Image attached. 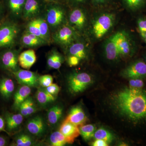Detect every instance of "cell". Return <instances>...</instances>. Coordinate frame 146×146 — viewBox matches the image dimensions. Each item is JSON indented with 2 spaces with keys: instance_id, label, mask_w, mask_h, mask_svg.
<instances>
[{
  "instance_id": "6da1fadb",
  "label": "cell",
  "mask_w": 146,
  "mask_h": 146,
  "mask_svg": "<svg viewBox=\"0 0 146 146\" xmlns=\"http://www.w3.org/2000/svg\"><path fill=\"white\" fill-rule=\"evenodd\" d=\"M113 102L120 114L133 122L146 121V91L129 86L114 95Z\"/></svg>"
},
{
  "instance_id": "ba28073f",
  "label": "cell",
  "mask_w": 146,
  "mask_h": 146,
  "mask_svg": "<svg viewBox=\"0 0 146 146\" xmlns=\"http://www.w3.org/2000/svg\"><path fill=\"white\" fill-rule=\"evenodd\" d=\"M124 77L129 79L143 78L146 76V63L142 60H137L131 63L123 71Z\"/></svg>"
},
{
  "instance_id": "2e32d148",
  "label": "cell",
  "mask_w": 146,
  "mask_h": 146,
  "mask_svg": "<svg viewBox=\"0 0 146 146\" xmlns=\"http://www.w3.org/2000/svg\"><path fill=\"white\" fill-rule=\"evenodd\" d=\"M59 131L73 143L76 138L80 135L79 127L65 120L60 125Z\"/></svg>"
},
{
  "instance_id": "f1b7e54d",
  "label": "cell",
  "mask_w": 146,
  "mask_h": 146,
  "mask_svg": "<svg viewBox=\"0 0 146 146\" xmlns=\"http://www.w3.org/2000/svg\"><path fill=\"white\" fill-rule=\"evenodd\" d=\"M35 21L41 34L42 38L48 43L50 39L49 25L48 23L44 19L42 18H35Z\"/></svg>"
},
{
  "instance_id": "ee69618b",
  "label": "cell",
  "mask_w": 146,
  "mask_h": 146,
  "mask_svg": "<svg viewBox=\"0 0 146 146\" xmlns=\"http://www.w3.org/2000/svg\"><path fill=\"white\" fill-rule=\"evenodd\" d=\"M71 1L76 3L79 4L85 2L86 0H71Z\"/></svg>"
},
{
  "instance_id": "836d02e7",
  "label": "cell",
  "mask_w": 146,
  "mask_h": 146,
  "mask_svg": "<svg viewBox=\"0 0 146 146\" xmlns=\"http://www.w3.org/2000/svg\"><path fill=\"white\" fill-rule=\"evenodd\" d=\"M26 30L27 32L29 33L43 39L35 19H33L29 23L27 26Z\"/></svg>"
},
{
  "instance_id": "7bdbcfd3",
  "label": "cell",
  "mask_w": 146,
  "mask_h": 146,
  "mask_svg": "<svg viewBox=\"0 0 146 146\" xmlns=\"http://www.w3.org/2000/svg\"><path fill=\"white\" fill-rule=\"evenodd\" d=\"M7 144V141L4 137L0 136V146L6 145Z\"/></svg>"
},
{
  "instance_id": "1f68e13d",
  "label": "cell",
  "mask_w": 146,
  "mask_h": 146,
  "mask_svg": "<svg viewBox=\"0 0 146 146\" xmlns=\"http://www.w3.org/2000/svg\"><path fill=\"white\" fill-rule=\"evenodd\" d=\"M94 137L95 139L103 140L108 143H111L114 138L112 133L108 130L102 128H100L96 131Z\"/></svg>"
},
{
  "instance_id": "484cf974",
  "label": "cell",
  "mask_w": 146,
  "mask_h": 146,
  "mask_svg": "<svg viewBox=\"0 0 146 146\" xmlns=\"http://www.w3.org/2000/svg\"><path fill=\"white\" fill-rule=\"evenodd\" d=\"M63 109L59 106H55L51 108L47 114L48 121L52 125L56 124L62 117Z\"/></svg>"
},
{
  "instance_id": "8d00e7d4",
  "label": "cell",
  "mask_w": 146,
  "mask_h": 146,
  "mask_svg": "<svg viewBox=\"0 0 146 146\" xmlns=\"http://www.w3.org/2000/svg\"><path fill=\"white\" fill-rule=\"evenodd\" d=\"M129 80V86L133 88L142 89L144 85V82L141 78L131 79Z\"/></svg>"
},
{
  "instance_id": "277c9868",
  "label": "cell",
  "mask_w": 146,
  "mask_h": 146,
  "mask_svg": "<svg viewBox=\"0 0 146 146\" xmlns=\"http://www.w3.org/2000/svg\"><path fill=\"white\" fill-rule=\"evenodd\" d=\"M116 46L120 58L132 55L136 50L135 42L125 31L117 32Z\"/></svg>"
},
{
  "instance_id": "60d3db41",
  "label": "cell",
  "mask_w": 146,
  "mask_h": 146,
  "mask_svg": "<svg viewBox=\"0 0 146 146\" xmlns=\"http://www.w3.org/2000/svg\"><path fill=\"white\" fill-rule=\"evenodd\" d=\"M92 145L94 146H108V143L103 140L100 139H96L93 143H92Z\"/></svg>"
},
{
  "instance_id": "8fae6325",
  "label": "cell",
  "mask_w": 146,
  "mask_h": 146,
  "mask_svg": "<svg viewBox=\"0 0 146 146\" xmlns=\"http://www.w3.org/2000/svg\"><path fill=\"white\" fill-rule=\"evenodd\" d=\"M18 52L14 50L7 51L3 54L1 60L3 66L5 69L12 72L19 70Z\"/></svg>"
},
{
  "instance_id": "7402d4cb",
  "label": "cell",
  "mask_w": 146,
  "mask_h": 146,
  "mask_svg": "<svg viewBox=\"0 0 146 146\" xmlns=\"http://www.w3.org/2000/svg\"><path fill=\"white\" fill-rule=\"evenodd\" d=\"M63 62V56L56 50H52L49 54L47 58V64L50 68L56 70L59 69Z\"/></svg>"
},
{
  "instance_id": "b9f144b4",
  "label": "cell",
  "mask_w": 146,
  "mask_h": 146,
  "mask_svg": "<svg viewBox=\"0 0 146 146\" xmlns=\"http://www.w3.org/2000/svg\"><path fill=\"white\" fill-rule=\"evenodd\" d=\"M5 127V122L4 120L2 117H0V131H4Z\"/></svg>"
},
{
  "instance_id": "83f0119b",
  "label": "cell",
  "mask_w": 146,
  "mask_h": 146,
  "mask_svg": "<svg viewBox=\"0 0 146 146\" xmlns=\"http://www.w3.org/2000/svg\"><path fill=\"white\" fill-rule=\"evenodd\" d=\"M36 98L37 102L42 105H46L55 100L56 96L48 93L45 89H38L36 92Z\"/></svg>"
},
{
  "instance_id": "f35d334b",
  "label": "cell",
  "mask_w": 146,
  "mask_h": 146,
  "mask_svg": "<svg viewBox=\"0 0 146 146\" xmlns=\"http://www.w3.org/2000/svg\"><path fill=\"white\" fill-rule=\"evenodd\" d=\"M68 63L71 67L77 66L79 63V58L74 56L70 55L68 58Z\"/></svg>"
},
{
  "instance_id": "cb8c5ba5",
  "label": "cell",
  "mask_w": 146,
  "mask_h": 146,
  "mask_svg": "<svg viewBox=\"0 0 146 146\" xmlns=\"http://www.w3.org/2000/svg\"><path fill=\"white\" fill-rule=\"evenodd\" d=\"M50 143L52 146H63L67 144H72L70 140L65 137L60 131L53 132L50 137Z\"/></svg>"
},
{
  "instance_id": "d6a6232c",
  "label": "cell",
  "mask_w": 146,
  "mask_h": 146,
  "mask_svg": "<svg viewBox=\"0 0 146 146\" xmlns=\"http://www.w3.org/2000/svg\"><path fill=\"white\" fill-rule=\"evenodd\" d=\"M34 144V141L30 136L22 133L17 136L15 142V145L17 146H30Z\"/></svg>"
},
{
  "instance_id": "5bb4252c",
  "label": "cell",
  "mask_w": 146,
  "mask_h": 146,
  "mask_svg": "<svg viewBox=\"0 0 146 146\" xmlns=\"http://www.w3.org/2000/svg\"><path fill=\"white\" fill-rule=\"evenodd\" d=\"M117 33L112 35L106 40L104 45L106 57L108 60L115 61L120 58L116 46Z\"/></svg>"
},
{
  "instance_id": "4fadbf2b",
  "label": "cell",
  "mask_w": 146,
  "mask_h": 146,
  "mask_svg": "<svg viewBox=\"0 0 146 146\" xmlns=\"http://www.w3.org/2000/svg\"><path fill=\"white\" fill-rule=\"evenodd\" d=\"M27 128L30 133L35 136H39L44 133L46 125L42 117L37 116L28 122Z\"/></svg>"
},
{
  "instance_id": "f546056e",
  "label": "cell",
  "mask_w": 146,
  "mask_h": 146,
  "mask_svg": "<svg viewBox=\"0 0 146 146\" xmlns=\"http://www.w3.org/2000/svg\"><path fill=\"white\" fill-rule=\"evenodd\" d=\"M126 7L132 11L143 9L146 6V0H122Z\"/></svg>"
},
{
  "instance_id": "8992f818",
  "label": "cell",
  "mask_w": 146,
  "mask_h": 146,
  "mask_svg": "<svg viewBox=\"0 0 146 146\" xmlns=\"http://www.w3.org/2000/svg\"><path fill=\"white\" fill-rule=\"evenodd\" d=\"M46 13V21L49 26L52 29L60 27L65 18L64 9L56 3L47 6Z\"/></svg>"
},
{
  "instance_id": "7c38bea8",
  "label": "cell",
  "mask_w": 146,
  "mask_h": 146,
  "mask_svg": "<svg viewBox=\"0 0 146 146\" xmlns=\"http://www.w3.org/2000/svg\"><path fill=\"white\" fill-rule=\"evenodd\" d=\"M69 21L72 26L75 28L81 30L86 25V14L81 9H74L70 13Z\"/></svg>"
},
{
  "instance_id": "4316f807",
  "label": "cell",
  "mask_w": 146,
  "mask_h": 146,
  "mask_svg": "<svg viewBox=\"0 0 146 146\" xmlns=\"http://www.w3.org/2000/svg\"><path fill=\"white\" fill-rule=\"evenodd\" d=\"M19 110L21 115L27 117L35 113L36 108L33 100L29 97L20 105Z\"/></svg>"
},
{
  "instance_id": "e575fe53",
  "label": "cell",
  "mask_w": 146,
  "mask_h": 146,
  "mask_svg": "<svg viewBox=\"0 0 146 146\" xmlns=\"http://www.w3.org/2000/svg\"><path fill=\"white\" fill-rule=\"evenodd\" d=\"M38 80L39 85L42 87L46 88L52 84L53 78L52 76L50 75H44L39 76Z\"/></svg>"
},
{
  "instance_id": "5b68a950",
  "label": "cell",
  "mask_w": 146,
  "mask_h": 146,
  "mask_svg": "<svg viewBox=\"0 0 146 146\" xmlns=\"http://www.w3.org/2000/svg\"><path fill=\"white\" fill-rule=\"evenodd\" d=\"M19 31L18 26L13 23H6L0 27V48L13 45L16 42Z\"/></svg>"
},
{
  "instance_id": "30bf717a",
  "label": "cell",
  "mask_w": 146,
  "mask_h": 146,
  "mask_svg": "<svg viewBox=\"0 0 146 146\" xmlns=\"http://www.w3.org/2000/svg\"><path fill=\"white\" fill-rule=\"evenodd\" d=\"M43 6L42 0H26L22 16L27 21L35 19L41 12Z\"/></svg>"
},
{
  "instance_id": "52a82bcc",
  "label": "cell",
  "mask_w": 146,
  "mask_h": 146,
  "mask_svg": "<svg viewBox=\"0 0 146 146\" xmlns=\"http://www.w3.org/2000/svg\"><path fill=\"white\" fill-rule=\"evenodd\" d=\"M76 37L75 31L69 25L60 27L55 32L52 39L55 43L64 47H69L74 43Z\"/></svg>"
},
{
  "instance_id": "bcb514c9",
  "label": "cell",
  "mask_w": 146,
  "mask_h": 146,
  "mask_svg": "<svg viewBox=\"0 0 146 146\" xmlns=\"http://www.w3.org/2000/svg\"><path fill=\"white\" fill-rule=\"evenodd\" d=\"M141 37L143 39L144 41H145V43L146 44V33H145L143 36H141Z\"/></svg>"
},
{
  "instance_id": "f6af8a7d",
  "label": "cell",
  "mask_w": 146,
  "mask_h": 146,
  "mask_svg": "<svg viewBox=\"0 0 146 146\" xmlns=\"http://www.w3.org/2000/svg\"><path fill=\"white\" fill-rule=\"evenodd\" d=\"M48 1L50 2L53 3H56L58 2L59 1H61V0H47Z\"/></svg>"
},
{
  "instance_id": "e0dca14e",
  "label": "cell",
  "mask_w": 146,
  "mask_h": 146,
  "mask_svg": "<svg viewBox=\"0 0 146 146\" xmlns=\"http://www.w3.org/2000/svg\"><path fill=\"white\" fill-rule=\"evenodd\" d=\"M36 55L33 50L30 49L21 53L18 56L19 64L22 68L29 70L36 61Z\"/></svg>"
},
{
  "instance_id": "603a6c76",
  "label": "cell",
  "mask_w": 146,
  "mask_h": 146,
  "mask_svg": "<svg viewBox=\"0 0 146 146\" xmlns=\"http://www.w3.org/2000/svg\"><path fill=\"white\" fill-rule=\"evenodd\" d=\"M26 0H8V7L13 16H22Z\"/></svg>"
},
{
  "instance_id": "d4e9b609",
  "label": "cell",
  "mask_w": 146,
  "mask_h": 146,
  "mask_svg": "<svg viewBox=\"0 0 146 146\" xmlns=\"http://www.w3.org/2000/svg\"><path fill=\"white\" fill-rule=\"evenodd\" d=\"M23 117L21 113L9 114L7 115V128L9 131L16 129L19 126L23 121Z\"/></svg>"
},
{
  "instance_id": "44dd1931",
  "label": "cell",
  "mask_w": 146,
  "mask_h": 146,
  "mask_svg": "<svg viewBox=\"0 0 146 146\" xmlns=\"http://www.w3.org/2000/svg\"><path fill=\"white\" fill-rule=\"evenodd\" d=\"M15 85L11 79L4 78L0 80V93L6 99L9 98L14 91Z\"/></svg>"
},
{
  "instance_id": "3957f363",
  "label": "cell",
  "mask_w": 146,
  "mask_h": 146,
  "mask_svg": "<svg viewBox=\"0 0 146 146\" xmlns=\"http://www.w3.org/2000/svg\"><path fill=\"white\" fill-rule=\"evenodd\" d=\"M68 82L71 93L78 94L86 90L93 83V79L87 73H74L69 76Z\"/></svg>"
},
{
  "instance_id": "ab89813d",
  "label": "cell",
  "mask_w": 146,
  "mask_h": 146,
  "mask_svg": "<svg viewBox=\"0 0 146 146\" xmlns=\"http://www.w3.org/2000/svg\"><path fill=\"white\" fill-rule=\"evenodd\" d=\"M112 0H92V2L94 5L96 6H104L110 3Z\"/></svg>"
},
{
  "instance_id": "ac0fdd59",
  "label": "cell",
  "mask_w": 146,
  "mask_h": 146,
  "mask_svg": "<svg viewBox=\"0 0 146 146\" xmlns=\"http://www.w3.org/2000/svg\"><path fill=\"white\" fill-rule=\"evenodd\" d=\"M21 43L23 46L33 48L42 46L48 43L44 39L26 32L21 37Z\"/></svg>"
},
{
  "instance_id": "9a60e30c",
  "label": "cell",
  "mask_w": 146,
  "mask_h": 146,
  "mask_svg": "<svg viewBox=\"0 0 146 146\" xmlns=\"http://www.w3.org/2000/svg\"><path fill=\"white\" fill-rule=\"evenodd\" d=\"M65 120L80 127L86 123L87 118L82 108L77 106L71 110Z\"/></svg>"
},
{
  "instance_id": "7dc6e473",
  "label": "cell",
  "mask_w": 146,
  "mask_h": 146,
  "mask_svg": "<svg viewBox=\"0 0 146 146\" xmlns=\"http://www.w3.org/2000/svg\"><path fill=\"white\" fill-rule=\"evenodd\" d=\"M145 63H146V53L145 55Z\"/></svg>"
},
{
  "instance_id": "9c48e42d",
  "label": "cell",
  "mask_w": 146,
  "mask_h": 146,
  "mask_svg": "<svg viewBox=\"0 0 146 146\" xmlns=\"http://www.w3.org/2000/svg\"><path fill=\"white\" fill-rule=\"evenodd\" d=\"M18 83L30 87L39 85V76L36 73L28 70H18L12 72Z\"/></svg>"
},
{
  "instance_id": "7a4b0ae2",
  "label": "cell",
  "mask_w": 146,
  "mask_h": 146,
  "mask_svg": "<svg viewBox=\"0 0 146 146\" xmlns=\"http://www.w3.org/2000/svg\"><path fill=\"white\" fill-rule=\"evenodd\" d=\"M115 16L113 13H103L93 21L92 33L95 38L101 39L108 32L115 23Z\"/></svg>"
},
{
  "instance_id": "4dcf8cb0",
  "label": "cell",
  "mask_w": 146,
  "mask_h": 146,
  "mask_svg": "<svg viewBox=\"0 0 146 146\" xmlns=\"http://www.w3.org/2000/svg\"><path fill=\"white\" fill-rule=\"evenodd\" d=\"M80 134L85 141L90 140L94 137L96 127L92 124L82 125L79 127Z\"/></svg>"
},
{
  "instance_id": "74e56055",
  "label": "cell",
  "mask_w": 146,
  "mask_h": 146,
  "mask_svg": "<svg viewBox=\"0 0 146 146\" xmlns=\"http://www.w3.org/2000/svg\"><path fill=\"white\" fill-rule=\"evenodd\" d=\"M44 89L48 93L54 96H56L60 90L59 86L55 83H52L49 86L44 88Z\"/></svg>"
},
{
  "instance_id": "d590c367",
  "label": "cell",
  "mask_w": 146,
  "mask_h": 146,
  "mask_svg": "<svg viewBox=\"0 0 146 146\" xmlns=\"http://www.w3.org/2000/svg\"><path fill=\"white\" fill-rule=\"evenodd\" d=\"M137 26L141 36L146 33V18L141 17L137 20Z\"/></svg>"
},
{
  "instance_id": "ffe728a7",
  "label": "cell",
  "mask_w": 146,
  "mask_h": 146,
  "mask_svg": "<svg viewBox=\"0 0 146 146\" xmlns=\"http://www.w3.org/2000/svg\"><path fill=\"white\" fill-rule=\"evenodd\" d=\"M68 52L70 55L74 56L83 60L87 56V49L85 45L80 42L73 43L68 47Z\"/></svg>"
},
{
  "instance_id": "d6986e66",
  "label": "cell",
  "mask_w": 146,
  "mask_h": 146,
  "mask_svg": "<svg viewBox=\"0 0 146 146\" xmlns=\"http://www.w3.org/2000/svg\"><path fill=\"white\" fill-rule=\"evenodd\" d=\"M31 93V89L29 86L22 85L16 91L14 96L13 107L15 109H19L20 105L29 98Z\"/></svg>"
}]
</instances>
